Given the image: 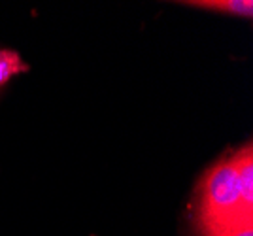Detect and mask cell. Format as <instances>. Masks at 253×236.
<instances>
[{
  "label": "cell",
  "mask_w": 253,
  "mask_h": 236,
  "mask_svg": "<svg viewBox=\"0 0 253 236\" xmlns=\"http://www.w3.org/2000/svg\"><path fill=\"white\" fill-rule=\"evenodd\" d=\"M199 233H210L238 223H253V210L242 202L234 159L225 157L204 174L199 185V204L195 214Z\"/></svg>",
  "instance_id": "obj_1"
},
{
  "label": "cell",
  "mask_w": 253,
  "mask_h": 236,
  "mask_svg": "<svg viewBox=\"0 0 253 236\" xmlns=\"http://www.w3.org/2000/svg\"><path fill=\"white\" fill-rule=\"evenodd\" d=\"M234 166H236V178H238V189L242 202L253 210V151L252 144L244 146L240 151L232 155Z\"/></svg>",
  "instance_id": "obj_2"
},
{
  "label": "cell",
  "mask_w": 253,
  "mask_h": 236,
  "mask_svg": "<svg viewBox=\"0 0 253 236\" xmlns=\"http://www.w3.org/2000/svg\"><path fill=\"white\" fill-rule=\"evenodd\" d=\"M201 236H253V223L229 225V227H223V229L210 231V233H204Z\"/></svg>",
  "instance_id": "obj_4"
},
{
  "label": "cell",
  "mask_w": 253,
  "mask_h": 236,
  "mask_svg": "<svg viewBox=\"0 0 253 236\" xmlns=\"http://www.w3.org/2000/svg\"><path fill=\"white\" fill-rule=\"evenodd\" d=\"M185 6H197V8H208L215 11H227V13H236L244 17L253 15V2L252 0H193V2H183Z\"/></svg>",
  "instance_id": "obj_3"
}]
</instances>
